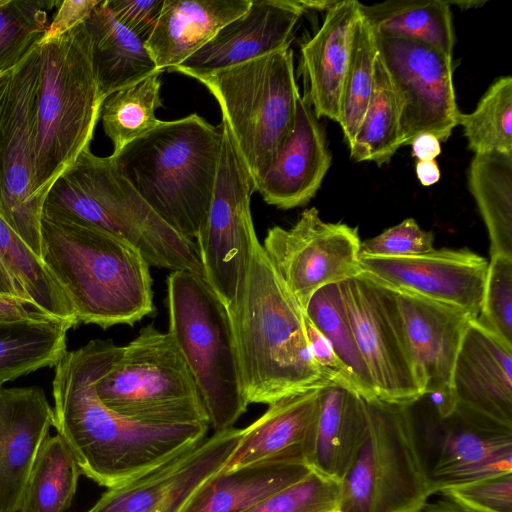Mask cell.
Segmentation results:
<instances>
[{
	"label": "cell",
	"mask_w": 512,
	"mask_h": 512,
	"mask_svg": "<svg viewBox=\"0 0 512 512\" xmlns=\"http://www.w3.org/2000/svg\"><path fill=\"white\" fill-rule=\"evenodd\" d=\"M85 25L91 38L92 62L103 100L159 71L145 42L114 17L106 0L100 1Z\"/></svg>",
	"instance_id": "cell-29"
},
{
	"label": "cell",
	"mask_w": 512,
	"mask_h": 512,
	"mask_svg": "<svg viewBox=\"0 0 512 512\" xmlns=\"http://www.w3.org/2000/svg\"><path fill=\"white\" fill-rule=\"evenodd\" d=\"M42 216L88 226L117 237L149 266L203 277L197 246L167 225L117 170L112 158L84 151L55 181Z\"/></svg>",
	"instance_id": "cell-5"
},
{
	"label": "cell",
	"mask_w": 512,
	"mask_h": 512,
	"mask_svg": "<svg viewBox=\"0 0 512 512\" xmlns=\"http://www.w3.org/2000/svg\"><path fill=\"white\" fill-rule=\"evenodd\" d=\"M50 317L32 308L25 300L0 294V326Z\"/></svg>",
	"instance_id": "cell-48"
},
{
	"label": "cell",
	"mask_w": 512,
	"mask_h": 512,
	"mask_svg": "<svg viewBox=\"0 0 512 512\" xmlns=\"http://www.w3.org/2000/svg\"><path fill=\"white\" fill-rule=\"evenodd\" d=\"M415 172L419 182L426 187L436 184L441 177L440 168L435 160H418Z\"/></svg>",
	"instance_id": "cell-51"
},
{
	"label": "cell",
	"mask_w": 512,
	"mask_h": 512,
	"mask_svg": "<svg viewBox=\"0 0 512 512\" xmlns=\"http://www.w3.org/2000/svg\"><path fill=\"white\" fill-rule=\"evenodd\" d=\"M40 258L79 323L132 326L154 310L150 266L117 237L42 216Z\"/></svg>",
	"instance_id": "cell-3"
},
{
	"label": "cell",
	"mask_w": 512,
	"mask_h": 512,
	"mask_svg": "<svg viewBox=\"0 0 512 512\" xmlns=\"http://www.w3.org/2000/svg\"><path fill=\"white\" fill-rule=\"evenodd\" d=\"M340 482L311 470L243 512H341Z\"/></svg>",
	"instance_id": "cell-41"
},
{
	"label": "cell",
	"mask_w": 512,
	"mask_h": 512,
	"mask_svg": "<svg viewBox=\"0 0 512 512\" xmlns=\"http://www.w3.org/2000/svg\"><path fill=\"white\" fill-rule=\"evenodd\" d=\"M99 3L100 0H64L59 2L57 11L49 21L42 41L61 36L84 23Z\"/></svg>",
	"instance_id": "cell-47"
},
{
	"label": "cell",
	"mask_w": 512,
	"mask_h": 512,
	"mask_svg": "<svg viewBox=\"0 0 512 512\" xmlns=\"http://www.w3.org/2000/svg\"><path fill=\"white\" fill-rule=\"evenodd\" d=\"M53 426V407L39 387L0 383V512H19L37 455Z\"/></svg>",
	"instance_id": "cell-21"
},
{
	"label": "cell",
	"mask_w": 512,
	"mask_h": 512,
	"mask_svg": "<svg viewBox=\"0 0 512 512\" xmlns=\"http://www.w3.org/2000/svg\"><path fill=\"white\" fill-rule=\"evenodd\" d=\"M304 312L330 342L335 354L350 373L356 392L366 399H377L372 378L344 310L338 283L317 290Z\"/></svg>",
	"instance_id": "cell-37"
},
{
	"label": "cell",
	"mask_w": 512,
	"mask_h": 512,
	"mask_svg": "<svg viewBox=\"0 0 512 512\" xmlns=\"http://www.w3.org/2000/svg\"><path fill=\"white\" fill-rule=\"evenodd\" d=\"M374 36L378 58L398 101L402 146L410 145L421 133L445 142L460 113L452 56L418 40Z\"/></svg>",
	"instance_id": "cell-14"
},
{
	"label": "cell",
	"mask_w": 512,
	"mask_h": 512,
	"mask_svg": "<svg viewBox=\"0 0 512 512\" xmlns=\"http://www.w3.org/2000/svg\"><path fill=\"white\" fill-rule=\"evenodd\" d=\"M366 428L364 397L341 385L323 386L311 469L341 482L357 458Z\"/></svg>",
	"instance_id": "cell-27"
},
{
	"label": "cell",
	"mask_w": 512,
	"mask_h": 512,
	"mask_svg": "<svg viewBox=\"0 0 512 512\" xmlns=\"http://www.w3.org/2000/svg\"><path fill=\"white\" fill-rule=\"evenodd\" d=\"M433 233L420 228L407 218L381 234L361 241L360 257L405 258L423 255L434 250Z\"/></svg>",
	"instance_id": "cell-43"
},
{
	"label": "cell",
	"mask_w": 512,
	"mask_h": 512,
	"mask_svg": "<svg viewBox=\"0 0 512 512\" xmlns=\"http://www.w3.org/2000/svg\"><path fill=\"white\" fill-rule=\"evenodd\" d=\"M222 142L212 200L197 236L203 278L226 304L232 301L255 232L250 200L254 180L222 120Z\"/></svg>",
	"instance_id": "cell-13"
},
{
	"label": "cell",
	"mask_w": 512,
	"mask_h": 512,
	"mask_svg": "<svg viewBox=\"0 0 512 512\" xmlns=\"http://www.w3.org/2000/svg\"><path fill=\"white\" fill-rule=\"evenodd\" d=\"M194 79L217 100L256 186L295 126L300 94L290 45Z\"/></svg>",
	"instance_id": "cell-8"
},
{
	"label": "cell",
	"mask_w": 512,
	"mask_h": 512,
	"mask_svg": "<svg viewBox=\"0 0 512 512\" xmlns=\"http://www.w3.org/2000/svg\"><path fill=\"white\" fill-rule=\"evenodd\" d=\"M227 309L248 405H270L328 384L309 348L305 312L269 261L256 232Z\"/></svg>",
	"instance_id": "cell-2"
},
{
	"label": "cell",
	"mask_w": 512,
	"mask_h": 512,
	"mask_svg": "<svg viewBox=\"0 0 512 512\" xmlns=\"http://www.w3.org/2000/svg\"><path fill=\"white\" fill-rule=\"evenodd\" d=\"M242 429L214 432L138 478L107 489L86 512H178L189 496L219 472Z\"/></svg>",
	"instance_id": "cell-17"
},
{
	"label": "cell",
	"mask_w": 512,
	"mask_h": 512,
	"mask_svg": "<svg viewBox=\"0 0 512 512\" xmlns=\"http://www.w3.org/2000/svg\"><path fill=\"white\" fill-rule=\"evenodd\" d=\"M321 388L284 397L248 427L221 472L264 462L304 463L312 457ZM311 468V467H310Z\"/></svg>",
	"instance_id": "cell-22"
},
{
	"label": "cell",
	"mask_w": 512,
	"mask_h": 512,
	"mask_svg": "<svg viewBox=\"0 0 512 512\" xmlns=\"http://www.w3.org/2000/svg\"><path fill=\"white\" fill-rule=\"evenodd\" d=\"M361 273L382 285L455 307L477 320L488 261L468 249L432 250L405 258L360 257Z\"/></svg>",
	"instance_id": "cell-18"
},
{
	"label": "cell",
	"mask_w": 512,
	"mask_h": 512,
	"mask_svg": "<svg viewBox=\"0 0 512 512\" xmlns=\"http://www.w3.org/2000/svg\"><path fill=\"white\" fill-rule=\"evenodd\" d=\"M305 329L312 357L328 384H337L353 391L355 385L346 367L335 354L330 342L305 314Z\"/></svg>",
	"instance_id": "cell-46"
},
{
	"label": "cell",
	"mask_w": 512,
	"mask_h": 512,
	"mask_svg": "<svg viewBox=\"0 0 512 512\" xmlns=\"http://www.w3.org/2000/svg\"><path fill=\"white\" fill-rule=\"evenodd\" d=\"M433 497L416 512H483L461 501L447 491H441Z\"/></svg>",
	"instance_id": "cell-49"
},
{
	"label": "cell",
	"mask_w": 512,
	"mask_h": 512,
	"mask_svg": "<svg viewBox=\"0 0 512 512\" xmlns=\"http://www.w3.org/2000/svg\"><path fill=\"white\" fill-rule=\"evenodd\" d=\"M391 290L401 313L424 397L430 396L437 419H448L455 409L453 370L464 334L473 319L455 307Z\"/></svg>",
	"instance_id": "cell-19"
},
{
	"label": "cell",
	"mask_w": 512,
	"mask_h": 512,
	"mask_svg": "<svg viewBox=\"0 0 512 512\" xmlns=\"http://www.w3.org/2000/svg\"><path fill=\"white\" fill-rule=\"evenodd\" d=\"M402 146L400 109L387 72L378 58L370 102L349 146L357 162H374L381 166L390 161Z\"/></svg>",
	"instance_id": "cell-35"
},
{
	"label": "cell",
	"mask_w": 512,
	"mask_h": 512,
	"mask_svg": "<svg viewBox=\"0 0 512 512\" xmlns=\"http://www.w3.org/2000/svg\"><path fill=\"white\" fill-rule=\"evenodd\" d=\"M338 289L377 399L410 406L423 398L393 291L363 273L338 283Z\"/></svg>",
	"instance_id": "cell-11"
},
{
	"label": "cell",
	"mask_w": 512,
	"mask_h": 512,
	"mask_svg": "<svg viewBox=\"0 0 512 512\" xmlns=\"http://www.w3.org/2000/svg\"><path fill=\"white\" fill-rule=\"evenodd\" d=\"M59 1L4 0L0 5V74L16 68L40 44L49 11Z\"/></svg>",
	"instance_id": "cell-40"
},
{
	"label": "cell",
	"mask_w": 512,
	"mask_h": 512,
	"mask_svg": "<svg viewBox=\"0 0 512 512\" xmlns=\"http://www.w3.org/2000/svg\"><path fill=\"white\" fill-rule=\"evenodd\" d=\"M154 74L115 91L102 103L100 119L106 136L118 154L126 145L151 131L161 122L156 110L161 107V74Z\"/></svg>",
	"instance_id": "cell-36"
},
{
	"label": "cell",
	"mask_w": 512,
	"mask_h": 512,
	"mask_svg": "<svg viewBox=\"0 0 512 512\" xmlns=\"http://www.w3.org/2000/svg\"><path fill=\"white\" fill-rule=\"evenodd\" d=\"M11 72L12 71L0 74V114Z\"/></svg>",
	"instance_id": "cell-54"
},
{
	"label": "cell",
	"mask_w": 512,
	"mask_h": 512,
	"mask_svg": "<svg viewBox=\"0 0 512 512\" xmlns=\"http://www.w3.org/2000/svg\"><path fill=\"white\" fill-rule=\"evenodd\" d=\"M410 145L413 157L418 160H434L442 151L440 140L430 133L417 135Z\"/></svg>",
	"instance_id": "cell-50"
},
{
	"label": "cell",
	"mask_w": 512,
	"mask_h": 512,
	"mask_svg": "<svg viewBox=\"0 0 512 512\" xmlns=\"http://www.w3.org/2000/svg\"><path fill=\"white\" fill-rule=\"evenodd\" d=\"M299 4L306 10L328 11L337 1L325 0H298Z\"/></svg>",
	"instance_id": "cell-53"
},
{
	"label": "cell",
	"mask_w": 512,
	"mask_h": 512,
	"mask_svg": "<svg viewBox=\"0 0 512 512\" xmlns=\"http://www.w3.org/2000/svg\"><path fill=\"white\" fill-rule=\"evenodd\" d=\"M0 294L10 295L14 297L25 299L19 288L17 287L15 281L12 279L4 265L0 260ZM29 304V303H28Z\"/></svg>",
	"instance_id": "cell-52"
},
{
	"label": "cell",
	"mask_w": 512,
	"mask_h": 512,
	"mask_svg": "<svg viewBox=\"0 0 512 512\" xmlns=\"http://www.w3.org/2000/svg\"><path fill=\"white\" fill-rule=\"evenodd\" d=\"M444 491L483 512H512V473Z\"/></svg>",
	"instance_id": "cell-44"
},
{
	"label": "cell",
	"mask_w": 512,
	"mask_h": 512,
	"mask_svg": "<svg viewBox=\"0 0 512 512\" xmlns=\"http://www.w3.org/2000/svg\"><path fill=\"white\" fill-rule=\"evenodd\" d=\"M40 45L12 70L0 114V213L40 257L43 207L33 195Z\"/></svg>",
	"instance_id": "cell-12"
},
{
	"label": "cell",
	"mask_w": 512,
	"mask_h": 512,
	"mask_svg": "<svg viewBox=\"0 0 512 512\" xmlns=\"http://www.w3.org/2000/svg\"><path fill=\"white\" fill-rule=\"evenodd\" d=\"M0 260L29 305L70 329L79 322L64 292L41 258L0 213Z\"/></svg>",
	"instance_id": "cell-32"
},
{
	"label": "cell",
	"mask_w": 512,
	"mask_h": 512,
	"mask_svg": "<svg viewBox=\"0 0 512 512\" xmlns=\"http://www.w3.org/2000/svg\"><path fill=\"white\" fill-rule=\"evenodd\" d=\"M429 474L434 494L512 473V434L470 427L455 417L437 419Z\"/></svg>",
	"instance_id": "cell-24"
},
{
	"label": "cell",
	"mask_w": 512,
	"mask_h": 512,
	"mask_svg": "<svg viewBox=\"0 0 512 512\" xmlns=\"http://www.w3.org/2000/svg\"><path fill=\"white\" fill-rule=\"evenodd\" d=\"M120 346L95 339L66 351L52 382L53 427L81 474L107 489L128 483L206 438L209 424L140 422L107 408L95 391Z\"/></svg>",
	"instance_id": "cell-1"
},
{
	"label": "cell",
	"mask_w": 512,
	"mask_h": 512,
	"mask_svg": "<svg viewBox=\"0 0 512 512\" xmlns=\"http://www.w3.org/2000/svg\"><path fill=\"white\" fill-rule=\"evenodd\" d=\"M304 463L264 462L217 472L202 483L178 512H243L258 501L304 478Z\"/></svg>",
	"instance_id": "cell-28"
},
{
	"label": "cell",
	"mask_w": 512,
	"mask_h": 512,
	"mask_svg": "<svg viewBox=\"0 0 512 512\" xmlns=\"http://www.w3.org/2000/svg\"><path fill=\"white\" fill-rule=\"evenodd\" d=\"M95 391L110 410L140 422L208 423L193 377L171 336L153 324L120 346ZM210 425V424H209Z\"/></svg>",
	"instance_id": "cell-10"
},
{
	"label": "cell",
	"mask_w": 512,
	"mask_h": 512,
	"mask_svg": "<svg viewBox=\"0 0 512 512\" xmlns=\"http://www.w3.org/2000/svg\"><path fill=\"white\" fill-rule=\"evenodd\" d=\"M366 406L363 444L340 482L341 512H416L435 494L411 410L378 399Z\"/></svg>",
	"instance_id": "cell-9"
},
{
	"label": "cell",
	"mask_w": 512,
	"mask_h": 512,
	"mask_svg": "<svg viewBox=\"0 0 512 512\" xmlns=\"http://www.w3.org/2000/svg\"><path fill=\"white\" fill-rule=\"evenodd\" d=\"M252 0H164L145 42L156 68L172 69L203 47L222 27L244 14Z\"/></svg>",
	"instance_id": "cell-26"
},
{
	"label": "cell",
	"mask_w": 512,
	"mask_h": 512,
	"mask_svg": "<svg viewBox=\"0 0 512 512\" xmlns=\"http://www.w3.org/2000/svg\"><path fill=\"white\" fill-rule=\"evenodd\" d=\"M166 283L168 334L193 377L214 432L231 428L248 404L227 306L195 273L172 271Z\"/></svg>",
	"instance_id": "cell-7"
},
{
	"label": "cell",
	"mask_w": 512,
	"mask_h": 512,
	"mask_svg": "<svg viewBox=\"0 0 512 512\" xmlns=\"http://www.w3.org/2000/svg\"><path fill=\"white\" fill-rule=\"evenodd\" d=\"M222 124L197 114L162 121L110 155L153 211L184 238H197L213 196ZM193 241V240H192Z\"/></svg>",
	"instance_id": "cell-4"
},
{
	"label": "cell",
	"mask_w": 512,
	"mask_h": 512,
	"mask_svg": "<svg viewBox=\"0 0 512 512\" xmlns=\"http://www.w3.org/2000/svg\"><path fill=\"white\" fill-rule=\"evenodd\" d=\"M356 227L326 222L315 208L304 210L289 229L267 231L263 250L284 285L305 308L320 288L361 273Z\"/></svg>",
	"instance_id": "cell-15"
},
{
	"label": "cell",
	"mask_w": 512,
	"mask_h": 512,
	"mask_svg": "<svg viewBox=\"0 0 512 512\" xmlns=\"http://www.w3.org/2000/svg\"><path fill=\"white\" fill-rule=\"evenodd\" d=\"M447 3L449 5H451V4L458 5L462 9H468V8H473V7H479V6L483 5L485 2L474 0V1H447Z\"/></svg>",
	"instance_id": "cell-55"
},
{
	"label": "cell",
	"mask_w": 512,
	"mask_h": 512,
	"mask_svg": "<svg viewBox=\"0 0 512 512\" xmlns=\"http://www.w3.org/2000/svg\"><path fill=\"white\" fill-rule=\"evenodd\" d=\"M164 0H106L114 17L144 42L152 33Z\"/></svg>",
	"instance_id": "cell-45"
},
{
	"label": "cell",
	"mask_w": 512,
	"mask_h": 512,
	"mask_svg": "<svg viewBox=\"0 0 512 512\" xmlns=\"http://www.w3.org/2000/svg\"><path fill=\"white\" fill-rule=\"evenodd\" d=\"M359 11L376 36L418 40L452 56L455 36L446 0L359 2Z\"/></svg>",
	"instance_id": "cell-30"
},
{
	"label": "cell",
	"mask_w": 512,
	"mask_h": 512,
	"mask_svg": "<svg viewBox=\"0 0 512 512\" xmlns=\"http://www.w3.org/2000/svg\"><path fill=\"white\" fill-rule=\"evenodd\" d=\"M468 186L490 240V256L512 258V156L474 154Z\"/></svg>",
	"instance_id": "cell-31"
},
{
	"label": "cell",
	"mask_w": 512,
	"mask_h": 512,
	"mask_svg": "<svg viewBox=\"0 0 512 512\" xmlns=\"http://www.w3.org/2000/svg\"><path fill=\"white\" fill-rule=\"evenodd\" d=\"M39 45L33 195L43 207L55 181L90 149L104 100L85 22Z\"/></svg>",
	"instance_id": "cell-6"
},
{
	"label": "cell",
	"mask_w": 512,
	"mask_h": 512,
	"mask_svg": "<svg viewBox=\"0 0 512 512\" xmlns=\"http://www.w3.org/2000/svg\"><path fill=\"white\" fill-rule=\"evenodd\" d=\"M330 165L324 131L307 98L300 96L292 135L255 191L280 209L303 206L319 190Z\"/></svg>",
	"instance_id": "cell-23"
},
{
	"label": "cell",
	"mask_w": 512,
	"mask_h": 512,
	"mask_svg": "<svg viewBox=\"0 0 512 512\" xmlns=\"http://www.w3.org/2000/svg\"><path fill=\"white\" fill-rule=\"evenodd\" d=\"M359 18L358 1H337L326 11L319 30L301 48L308 84L306 98L317 118L339 121L341 92Z\"/></svg>",
	"instance_id": "cell-25"
},
{
	"label": "cell",
	"mask_w": 512,
	"mask_h": 512,
	"mask_svg": "<svg viewBox=\"0 0 512 512\" xmlns=\"http://www.w3.org/2000/svg\"><path fill=\"white\" fill-rule=\"evenodd\" d=\"M512 346V258L495 255L488 262L481 314L476 320Z\"/></svg>",
	"instance_id": "cell-42"
},
{
	"label": "cell",
	"mask_w": 512,
	"mask_h": 512,
	"mask_svg": "<svg viewBox=\"0 0 512 512\" xmlns=\"http://www.w3.org/2000/svg\"><path fill=\"white\" fill-rule=\"evenodd\" d=\"M452 389L453 417L481 431L512 434V346L476 320L464 334Z\"/></svg>",
	"instance_id": "cell-16"
},
{
	"label": "cell",
	"mask_w": 512,
	"mask_h": 512,
	"mask_svg": "<svg viewBox=\"0 0 512 512\" xmlns=\"http://www.w3.org/2000/svg\"><path fill=\"white\" fill-rule=\"evenodd\" d=\"M67 330L52 317L0 326V383L55 366L67 351Z\"/></svg>",
	"instance_id": "cell-33"
},
{
	"label": "cell",
	"mask_w": 512,
	"mask_h": 512,
	"mask_svg": "<svg viewBox=\"0 0 512 512\" xmlns=\"http://www.w3.org/2000/svg\"><path fill=\"white\" fill-rule=\"evenodd\" d=\"M304 12L298 0H252L244 14L170 70L194 78L283 49Z\"/></svg>",
	"instance_id": "cell-20"
},
{
	"label": "cell",
	"mask_w": 512,
	"mask_h": 512,
	"mask_svg": "<svg viewBox=\"0 0 512 512\" xmlns=\"http://www.w3.org/2000/svg\"><path fill=\"white\" fill-rule=\"evenodd\" d=\"M81 471L63 438L43 443L26 485L19 512H65L71 505Z\"/></svg>",
	"instance_id": "cell-34"
},
{
	"label": "cell",
	"mask_w": 512,
	"mask_h": 512,
	"mask_svg": "<svg viewBox=\"0 0 512 512\" xmlns=\"http://www.w3.org/2000/svg\"><path fill=\"white\" fill-rule=\"evenodd\" d=\"M4 0H0V5L3 3Z\"/></svg>",
	"instance_id": "cell-56"
},
{
	"label": "cell",
	"mask_w": 512,
	"mask_h": 512,
	"mask_svg": "<svg viewBox=\"0 0 512 512\" xmlns=\"http://www.w3.org/2000/svg\"><path fill=\"white\" fill-rule=\"evenodd\" d=\"M377 54L375 36L360 14L339 107L338 123L348 146L355 137L372 96Z\"/></svg>",
	"instance_id": "cell-39"
},
{
	"label": "cell",
	"mask_w": 512,
	"mask_h": 512,
	"mask_svg": "<svg viewBox=\"0 0 512 512\" xmlns=\"http://www.w3.org/2000/svg\"><path fill=\"white\" fill-rule=\"evenodd\" d=\"M461 125L474 154L500 153L512 156V78L493 82L471 113H459Z\"/></svg>",
	"instance_id": "cell-38"
}]
</instances>
